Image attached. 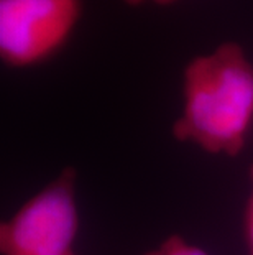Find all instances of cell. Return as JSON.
I'll return each mask as SVG.
<instances>
[{"mask_svg":"<svg viewBox=\"0 0 253 255\" xmlns=\"http://www.w3.org/2000/svg\"><path fill=\"white\" fill-rule=\"evenodd\" d=\"M184 104L173 126L179 142L214 155H239L253 127V63L240 45L227 41L187 64Z\"/></svg>","mask_w":253,"mask_h":255,"instance_id":"1","label":"cell"},{"mask_svg":"<svg viewBox=\"0 0 253 255\" xmlns=\"http://www.w3.org/2000/svg\"><path fill=\"white\" fill-rule=\"evenodd\" d=\"M76 171L63 173L0 226L2 255H76Z\"/></svg>","mask_w":253,"mask_h":255,"instance_id":"2","label":"cell"},{"mask_svg":"<svg viewBox=\"0 0 253 255\" xmlns=\"http://www.w3.org/2000/svg\"><path fill=\"white\" fill-rule=\"evenodd\" d=\"M123 2L128 5H142L145 2H153L156 5H171L173 2H176V0H123Z\"/></svg>","mask_w":253,"mask_h":255,"instance_id":"6","label":"cell"},{"mask_svg":"<svg viewBox=\"0 0 253 255\" xmlns=\"http://www.w3.org/2000/svg\"><path fill=\"white\" fill-rule=\"evenodd\" d=\"M81 0H0V58L13 68L45 61L71 36Z\"/></svg>","mask_w":253,"mask_h":255,"instance_id":"3","label":"cell"},{"mask_svg":"<svg viewBox=\"0 0 253 255\" xmlns=\"http://www.w3.org/2000/svg\"><path fill=\"white\" fill-rule=\"evenodd\" d=\"M145 255H209L204 249L187 242L181 236H171L163 241L153 251L147 252Z\"/></svg>","mask_w":253,"mask_h":255,"instance_id":"4","label":"cell"},{"mask_svg":"<svg viewBox=\"0 0 253 255\" xmlns=\"http://www.w3.org/2000/svg\"><path fill=\"white\" fill-rule=\"evenodd\" d=\"M245 236L249 242V255H253V216H245Z\"/></svg>","mask_w":253,"mask_h":255,"instance_id":"5","label":"cell"},{"mask_svg":"<svg viewBox=\"0 0 253 255\" xmlns=\"http://www.w3.org/2000/svg\"><path fill=\"white\" fill-rule=\"evenodd\" d=\"M250 181H252V191H250L249 204H247L245 216H253V165H252V168H250Z\"/></svg>","mask_w":253,"mask_h":255,"instance_id":"7","label":"cell"}]
</instances>
